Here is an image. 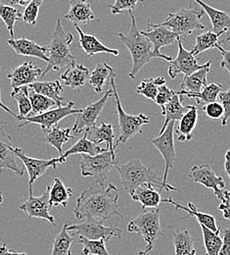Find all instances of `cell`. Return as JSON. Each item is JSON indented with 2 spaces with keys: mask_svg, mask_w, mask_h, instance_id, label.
Wrapping results in <instances>:
<instances>
[{
  "mask_svg": "<svg viewBox=\"0 0 230 255\" xmlns=\"http://www.w3.org/2000/svg\"><path fill=\"white\" fill-rule=\"evenodd\" d=\"M221 201L219 209L223 212L224 218L230 221V191L225 190V197Z\"/></svg>",
  "mask_w": 230,
  "mask_h": 255,
  "instance_id": "cell-51",
  "label": "cell"
},
{
  "mask_svg": "<svg viewBox=\"0 0 230 255\" xmlns=\"http://www.w3.org/2000/svg\"><path fill=\"white\" fill-rule=\"evenodd\" d=\"M162 202L172 205L176 210H183L184 212L187 213L186 216L180 218L179 220H186L189 217H196L199 224L204 225L205 227H207L208 229H210L211 231H213L215 233H221V229L217 226V223H216V218L210 214H206V213L199 211L197 207L195 206V204H193L192 202H188L187 207H185V206H182L181 204H179L178 202H176L175 200H173L170 196L167 199H162Z\"/></svg>",
  "mask_w": 230,
  "mask_h": 255,
  "instance_id": "cell-21",
  "label": "cell"
},
{
  "mask_svg": "<svg viewBox=\"0 0 230 255\" xmlns=\"http://www.w3.org/2000/svg\"><path fill=\"white\" fill-rule=\"evenodd\" d=\"M200 227L203 233L206 255H219L223 246V239L220 236L221 233H215L202 224H200Z\"/></svg>",
  "mask_w": 230,
  "mask_h": 255,
  "instance_id": "cell-43",
  "label": "cell"
},
{
  "mask_svg": "<svg viewBox=\"0 0 230 255\" xmlns=\"http://www.w3.org/2000/svg\"><path fill=\"white\" fill-rule=\"evenodd\" d=\"M2 202H3V194L0 192V205L2 204Z\"/></svg>",
  "mask_w": 230,
  "mask_h": 255,
  "instance_id": "cell-58",
  "label": "cell"
},
{
  "mask_svg": "<svg viewBox=\"0 0 230 255\" xmlns=\"http://www.w3.org/2000/svg\"><path fill=\"white\" fill-rule=\"evenodd\" d=\"M175 122H169L167 127L165 128L163 133L159 134L156 138L151 139L153 145L159 150L162 154L164 161V177L162 182L166 184L168 172L173 168V164L176 160L175 153V145L173 141V128Z\"/></svg>",
  "mask_w": 230,
  "mask_h": 255,
  "instance_id": "cell-15",
  "label": "cell"
},
{
  "mask_svg": "<svg viewBox=\"0 0 230 255\" xmlns=\"http://www.w3.org/2000/svg\"><path fill=\"white\" fill-rule=\"evenodd\" d=\"M73 40V34L65 32L61 20L58 19L48 45V61L42 71L41 78H44L51 71H59L62 68H69L77 63L75 56L71 52Z\"/></svg>",
  "mask_w": 230,
  "mask_h": 255,
  "instance_id": "cell-4",
  "label": "cell"
},
{
  "mask_svg": "<svg viewBox=\"0 0 230 255\" xmlns=\"http://www.w3.org/2000/svg\"><path fill=\"white\" fill-rule=\"evenodd\" d=\"M49 190L50 186H48L44 192L38 197L33 196V190H30L29 198L20 205L19 209L25 212L30 218L42 219L48 221L54 227H57L55 218L49 213L51 209L49 205Z\"/></svg>",
  "mask_w": 230,
  "mask_h": 255,
  "instance_id": "cell-14",
  "label": "cell"
},
{
  "mask_svg": "<svg viewBox=\"0 0 230 255\" xmlns=\"http://www.w3.org/2000/svg\"><path fill=\"white\" fill-rule=\"evenodd\" d=\"M198 108L195 105H188V110L179 120V126L175 132L177 139L181 142L193 139V130L197 126Z\"/></svg>",
  "mask_w": 230,
  "mask_h": 255,
  "instance_id": "cell-26",
  "label": "cell"
},
{
  "mask_svg": "<svg viewBox=\"0 0 230 255\" xmlns=\"http://www.w3.org/2000/svg\"><path fill=\"white\" fill-rule=\"evenodd\" d=\"M89 76L90 72L88 68L84 67L83 65L76 63L67 68L65 73L61 75L60 79L64 82L67 87L79 91L84 87L86 81L89 79Z\"/></svg>",
  "mask_w": 230,
  "mask_h": 255,
  "instance_id": "cell-24",
  "label": "cell"
},
{
  "mask_svg": "<svg viewBox=\"0 0 230 255\" xmlns=\"http://www.w3.org/2000/svg\"><path fill=\"white\" fill-rule=\"evenodd\" d=\"M109 87H110L109 90L99 100L89 104L84 109H81V111L79 113L75 115L76 121H75L74 126L72 128V133H74V135H79L81 132H84L85 130H87L90 128L96 125V122H97L108 99L113 96V90L110 85H109Z\"/></svg>",
  "mask_w": 230,
  "mask_h": 255,
  "instance_id": "cell-11",
  "label": "cell"
},
{
  "mask_svg": "<svg viewBox=\"0 0 230 255\" xmlns=\"http://www.w3.org/2000/svg\"><path fill=\"white\" fill-rule=\"evenodd\" d=\"M223 90V86L220 84H216V83H212L210 85H207L200 93L198 94H188L185 93L183 91H178L176 92L179 96H186L188 98H194L197 100L198 103L201 104L202 106L208 104V103H212L217 101L219 95L222 93Z\"/></svg>",
  "mask_w": 230,
  "mask_h": 255,
  "instance_id": "cell-38",
  "label": "cell"
},
{
  "mask_svg": "<svg viewBox=\"0 0 230 255\" xmlns=\"http://www.w3.org/2000/svg\"><path fill=\"white\" fill-rule=\"evenodd\" d=\"M13 151L16 157L20 158L23 162L28 174H29V187L30 190H33V183L40 178L49 168L55 169L57 165H62L66 163V160L63 156L51 159H36L33 157H29L25 154L23 149L18 147H13Z\"/></svg>",
  "mask_w": 230,
  "mask_h": 255,
  "instance_id": "cell-13",
  "label": "cell"
},
{
  "mask_svg": "<svg viewBox=\"0 0 230 255\" xmlns=\"http://www.w3.org/2000/svg\"><path fill=\"white\" fill-rule=\"evenodd\" d=\"M119 197V189L112 184L107 189L90 187L77 197L74 214L77 220L94 219L105 222L115 215L123 219L118 207Z\"/></svg>",
  "mask_w": 230,
  "mask_h": 255,
  "instance_id": "cell-1",
  "label": "cell"
},
{
  "mask_svg": "<svg viewBox=\"0 0 230 255\" xmlns=\"http://www.w3.org/2000/svg\"><path fill=\"white\" fill-rule=\"evenodd\" d=\"M224 33H229L227 31L215 32L214 31H208L197 35L195 44L191 50V53L194 56H197L204 51L216 48L218 44H222L223 41H220V36Z\"/></svg>",
  "mask_w": 230,
  "mask_h": 255,
  "instance_id": "cell-36",
  "label": "cell"
},
{
  "mask_svg": "<svg viewBox=\"0 0 230 255\" xmlns=\"http://www.w3.org/2000/svg\"><path fill=\"white\" fill-rule=\"evenodd\" d=\"M0 72H1V69H0ZM0 108H2L4 111H6V112H7V113H9L10 115H12L14 118H17V116H18V115H16L12 110H10V109H9V108H8V107H7L3 102H2V100H1V91H0Z\"/></svg>",
  "mask_w": 230,
  "mask_h": 255,
  "instance_id": "cell-57",
  "label": "cell"
},
{
  "mask_svg": "<svg viewBox=\"0 0 230 255\" xmlns=\"http://www.w3.org/2000/svg\"><path fill=\"white\" fill-rule=\"evenodd\" d=\"M64 18L74 26L86 25L95 19V14L87 0H70V9Z\"/></svg>",
  "mask_w": 230,
  "mask_h": 255,
  "instance_id": "cell-22",
  "label": "cell"
},
{
  "mask_svg": "<svg viewBox=\"0 0 230 255\" xmlns=\"http://www.w3.org/2000/svg\"><path fill=\"white\" fill-rule=\"evenodd\" d=\"M11 96L18 102L19 115L16 119L21 121V119L28 117L32 112V104L29 97V86L14 89L11 93Z\"/></svg>",
  "mask_w": 230,
  "mask_h": 255,
  "instance_id": "cell-39",
  "label": "cell"
},
{
  "mask_svg": "<svg viewBox=\"0 0 230 255\" xmlns=\"http://www.w3.org/2000/svg\"><path fill=\"white\" fill-rule=\"evenodd\" d=\"M131 18H132V25L130 32L128 34H124L123 32H116L115 35H117L121 42L130 50L132 55V67L129 76L132 80H134L138 74V72L146 65L149 63L152 59L157 58L154 49L153 44L150 42V40L142 34L141 31H139L137 25L135 16L133 15L132 11H129Z\"/></svg>",
  "mask_w": 230,
  "mask_h": 255,
  "instance_id": "cell-3",
  "label": "cell"
},
{
  "mask_svg": "<svg viewBox=\"0 0 230 255\" xmlns=\"http://www.w3.org/2000/svg\"><path fill=\"white\" fill-rule=\"evenodd\" d=\"M77 242L83 246L81 255H111L107 251L106 242L103 240L92 241L78 237Z\"/></svg>",
  "mask_w": 230,
  "mask_h": 255,
  "instance_id": "cell-45",
  "label": "cell"
},
{
  "mask_svg": "<svg viewBox=\"0 0 230 255\" xmlns=\"http://www.w3.org/2000/svg\"><path fill=\"white\" fill-rule=\"evenodd\" d=\"M77 32L79 35V44L84 53L87 55V57H92L95 56L100 53H107L111 54L113 56H118L119 55V50L110 48L106 45H104L98 38L92 34H87L82 32V30L78 26H75Z\"/></svg>",
  "mask_w": 230,
  "mask_h": 255,
  "instance_id": "cell-23",
  "label": "cell"
},
{
  "mask_svg": "<svg viewBox=\"0 0 230 255\" xmlns=\"http://www.w3.org/2000/svg\"><path fill=\"white\" fill-rule=\"evenodd\" d=\"M177 56L175 59H172V61L169 62L170 64L167 71L170 79H175L179 74L188 76L206 66V63L199 64L196 57L191 53V51H188L183 47L182 40L180 38L177 40Z\"/></svg>",
  "mask_w": 230,
  "mask_h": 255,
  "instance_id": "cell-16",
  "label": "cell"
},
{
  "mask_svg": "<svg viewBox=\"0 0 230 255\" xmlns=\"http://www.w3.org/2000/svg\"><path fill=\"white\" fill-rule=\"evenodd\" d=\"M87 138L95 143L105 142L106 146L110 151L116 154L115 149V133L114 127L111 124L105 123L103 120H100V126H93L86 130Z\"/></svg>",
  "mask_w": 230,
  "mask_h": 255,
  "instance_id": "cell-27",
  "label": "cell"
},
{
  "mask_svg": "<svg viewBox=\"0 0 230 255\" xmlns=\"http://www.w3.org/2000/svg\"><path fill=\"white\" fill-rule=\"evenodd\" d=\"M35 93L47 96L53 99L58 107L63 105L64 97L62 94L64 93V89L60 83V81H50V82H35L29 86Z\"/></svg>",
  "mask_w": 230,
  "mask_h": 255,
  "instance_id": "cell-32",
  "label": "cell"
},
{
  "mask_svg": "<svg viewBox=\"0 0 230 255\" xmlns=\"http://www.w3.org/2000/svg\"><path fill=\"white\" fill-rule=\"evenodd\" d=\"M154 167L155 164L151 167H146L138 158L130 160L125 164L117 163L115 166L119 172L125 191L129 192L131 195L136 189L146 184L157 187L160 190H165L167 192L179 191L178 189L172 187L171 185H168L167 183L164 184L160 181L157 173L153 171Z\"/></svg>",
  "mask_w": 230,
  "mask_h": 255,
  "instance_id": "cell-2",
  "label": "cell"
},
{
  "mask_svg": "<svg viewBox=\"0 0 230 255\" xmlns=\"http://www.w3.org/2000/svg\"><path fill=\"white\" fill-rule=\"evenodd\" d=\"M0 255H28L27 254H19V253H15L12 251H9L6 247V245H2L0 247Z\"/></svg>",
  "mask_w": 230,
  "mask_h": 255,
  "instance_id": "cell-54",
  "label": "cell"
},
{
  "mask_svg": "<svg viewBox=\"0 0 230 255\" xmlns=\"http://www.w3.org/2000/svg\"><path fill=\"white\" fill-rule=\"evenodd\" d=\"M75 102L70 101L67 105L60 107H54L44 113L35 116H28L21 119L19 128L27 126L29 124L39 125L42 129L58 126V123L69 116L77 115L81 111V109H75Z\"/></svg>",
  "mask_w": 230,
  "mask_h": 255,
  "instance_id": "cell-10",
  "label": "cell"
},
{
  "mask_svg": "<svg viewBox=\"0 0 230 255\" xmlns=\"http://www.w3.org/2000/svg\"><path fill=\"white\" fill-rule=\"evenodd\" d=\"M13 147L11 136L0 125V169H7L18 176H23V170L16 163Z\"/></svg>",
  "mask_w": 230,
  "mask_h": 255,
  "instance_id": "cell-20",
  "label": "cell"
},
{
  "mask_svg": "<svg viewBox=\"0 0 230 255\" xmlns=\"http://www.w3.org/2000/svg\"><path fill=\"white\" fill-rule=\"evenodd\" d=\"M219 255H230V229H227L224 233L223 246Z\"/></svg>",
  "mask_w": 230,
  "mask_h": 255,
  "instance_id": "cell-53",
  "label": "cell"
},
{
  "mask_svg": "<svg viewBox=\"0 0 230 255\" xmlns=\"http://www.w3.org/2000/svg\"><path fill=\"white\" fill-rule=\"evenodd\" d=\"M22 17L23 14L17 8L0 2V19L4 22L11 38H14V28L16 22L22 19Z\"/></svg>",
  "mask_w": 230,
  "mask_h": 255,
  "instance_id": "cell-42",
  "label": "cell"
},
{
  "mask_svg": "<svg viewBox=\"0 0 230 255\" xmlns=\"http://www.w3.org/2000/svg\"><path fill=\"white\" fill-rule=\"evenodd\" d=\"M147 28L148 30L146 32H141L153 44V49L156 57L167 62L172 61V58L170 56H167L161 52V48L177 41L179 39L178 34L165 27H154L151 25L149 20L147 22Z\"/></svg>",
  "mask_w": 230,
  "mask_h": 255,
  "instance_id": "cell-17",
  "label": "cell"
},
{
  "mask_svg": "<svg viewBox=\"0 0 230 255\" xmlns=\"http://www.w3.org/2000/svg\"><path fill=\"white\" fill-rule=\"evenodd\" d=\"M142 2V0H115L113 5H109L112 14H121L124 11H132L136 8L137 4Z\"/></svg>",
  "mask_w": 230,
  "mask_h": 255,
  "instance_id": "cell-47",
  "label": "cell"
},
{
  "mask_svg": "<svg viewBox=\"0 0 230 255\" xmlns=\"http://www.w3.org/2000/svg\"><path fill=\"white\" fill-rule=\"evenodd\" d=\"M212 61L209 60L206 66L196 72L184 76L178 91H183L188 94H198L207 86V76L211 69Z\"/></svg>",
  "mask_w": 230,
  "mask_h": 255,
  "instance_id": "cell-25",
  "label": "cell"
},
{
  "mask_svg": "<svg viewBox=\"0 0 230 255\" xmlns=\"http://www.w3.org/2000/svg\"><path fill=\"white\" fill-rule=\"evenodd\" d=\"M219 100L220 103L223 105L225 113H224V117L222 118V125L223 127H227L228 122L230 119V90L227 92H222L219 95Z\"/></svg>",
  "mask_w": 230,
  "mask_h": 255,
  "instance_id": "cell-49",
  "label": "cell"
},
{
  "mask_svg": "<svg viewBox=\"0 0 230 255\" xmlns=\"http://www.w3.org/2000/svg\"><path fill=\"white\" fill-rule=\"evenodd\" d=\"M29 97L32 104V112L29 116L39 115L54 107H58L57 103L53 99L35 93L30 87H29Z\"/></svg>",
  "mask_w": 230,
  "mask_h": 255,
  "instance_id": "cell-40",
  "label": "cell"
},
{
  "mask_svg": "<svg viewBox=\"0 0 230 255\" xmlns=\"http://www.w3.org/2000/svg\"><path fill=\"white\" fill-rule=\"evenodd\" d=\"M202 110L203 112L207 115V117L211 120H218L224 117V107L220 102H212V103H208L204 106H202Z\"/></svg>",
  "mask_w": 230,
  "mask_h": 255,
  "instance_id": "cell-48",
  "label": "cell"
},
{
  "mask_svg": "<svg viewBox=\"0 0 230 255\" xmlns=\"http://www.w3.org/2000/svg\"><path fill=\"white\" fill-rule=\"evenodd\" d=\"M103 223L104 222L99 220L86 219V221L83 223L68 225V231L73 232V234H71L72 236L83 237L92 241L103 240L106 243L112 239L122 238L123 232L118 226L106 227Z\"/></svg>",
  "mask_w": 230,
  "mask_h": 255,
  "instance_id": "cell-9",
  "label": "cell"
},
{
  "mask_svg": "<svg viewBox=\"0 0 230 255\" xmlns=\"http://www.w3.org/2000/svg\"><path fill=\"white\" fill-rule=\"evenodd\" d=\"M194 238L188 230L176 231L172 235V243L175 255H196Z\"/></svg>",
  "mask_w": 230,
  "mask_h": 255,
  "instance_id": "cell-34",
  "label": "cell"
},
{
  "mask_svg": "<svg viewBox=\"0 0 230 255\" xmlns=\"http://www.w3.org/2000/svg\"><path fill=\"white\" fill-rule=\"evenodd\" d=\"M181 101L182 97L176 93L171 97V99L162 107V115L164 117V121L159 134L164 132L169 122L179 121L182 118V116L186 113V111L188 110V105L183 106Z\"/></svg>",
  "mask_w": 230,
  "mask_h": 255,
  "instance_id": "cell-29",
  "label": "cell"
},
{
  "mask_svg": "<svg viewBox=\"0 0 230 255\" xmlns=\"http://www.w3.org/2000/svg\"><path fill=\"white\" fill-rule=\"evenodd\" d=\"M109 148L106 146L105 148L101 147L99 144L89 140L87 138V132L86 130L83 133V136L81 138H79L70 149H68L66 152L63 153V156L65 159L68 157H70L71 155H75V154H87V155H96L102 151L108 150Z\"/></svg>",
  "mask_w": 230,
  "mask_h": 255,
  "instance_id": "cell-33",
  "label": "cell"
},
{
  "mask_svg": "<svg viewBox=\"0 0 230 255\" xmlns=\"http://www.w3.org/2000/svg\"><path fill=\"white\" fill-rule=\"evenodd\" d=\"M176 94V92L169 90L165 85H163L161 87H159L158 90V94L156 96V99L154 102H156V104H158L159 106H161V108L164 106L166 102H168L171 97Z\"/></svg>",
  "mask_w": 230,
  "mask_h": 255,
  "instance_id": "cell-50",
  "label": "cell"
},
{
  "mask_svg": "<svg viewBox=\"0 0 230 255\" xmlns=\"http://www.w3.org/2000/svg\"><path fill=\"white\" fill-rule=\"evenodd\" d=\"M73 192L74 191L71 188L66 187L65 184L59 178H55L49 190L50 208H52L53 206H59V205L67 207L68 200L73 195Z\"/></svg>",
  "mask_w": 230,
  "mask_h": 255,
  "instance_id": "cell-35",
  "label": "cell"
},
{
  "mask_svg": "<svg viewBox=\"0 0 230 255\" xmlns=\"http://www.w3.org/2000/svg\"><path fill=\"white\" fill-rule=\"evenodd\" d=\"M147 254L144 252V251H141V252H139L138 254H137V255H146Z\"/></svg>",
  "mask_w": 230,
  "mask_h": 255,
  "instance_id": "cell-59",
  "label": "cell"
},
{
  "mask_svg": "<svg viewBox=\"0 0 230 255\" xmlns=\"http://www.w3.org/2000/svg\"><path fill=\"white\" fill-rule=\"evenodd\" d=\"M42 130L47 149L49 148V146H53L55 149H57L60 156L63 155V145L69 142L71 139L75 138V135L72 134L71 128H61L58 126H55Z\"/></svg>",
  "mask_w": 230,
  "mask_h": 255,
  "instance_id": "cell-28",
  "label": "cell"
},
{
  "mask_svg": "<svg viewBox=\"0 0 230 255\" xmlns=\"http://www.w3.org/2000/svg\"><path fill=\"white\" fill-rule=\"evenodd\" d=\"M205 11L202 7L181 8L174 13H169L162 23L151 24L154 27H165L178 34L181 40L186 39L194 31H203L205 26L200 22Z\"/></svg>",
  "mask_w": 230,
  "mask_h": 255,
  "instance_id": "cell-5",
  "label": "cell"
},
{
  "mask_svg": "<svg viewBox=\"0 0 230 255\" xmlns=\"http://www.w3.org/2000/svg\"><path fill=\"white\" fill-rule=\"evenodd\" d=\"M58 1H59V0H58Z\"/></svg>",
  "mask_w": 230,
  "mask_h": 255,
  "instance_id": "cell-60",
  "label": "cell"
},
{
  "mask_svg": "<svg viewBox=\"0 0 230 255\" xmlns=\"http://www.w3.org/2000/svg\"><path fill=\"white\" fill-rule=\"evenodd\" d=\"M128 231L135 233L146 242L144 252L149 254L154 249L157 241L163 237L160 223V208L142 209L128 225Z\"/></svg>",
  "mask_w": 230,
  "mask_h": 255,
  "instance_id": "cell-6",
  "label": "cell"
},
{
  "mask_svg": "<svg viewBox=\"0 0 230 255\" xmlns=\"http://www.w3.org/2000/svg\"><path fill=\"white\" fill-rule=\"evenodd\" d=\"M33 0H10L12 5H20L22 7H27Z\"/></svg>",
  "mask_w": 230,
  "mask_h": 255,
  "instance_id": "cell-56",
  "label": "cell"
},
{
  "mask_svg": "<svg viewBox=\"0 0 230 255\" xmlns=\"http://www.w3.org/2000/svg\"><path fill=\"white\" fill-rule=\"evenodd\" d=\"M116 77L117 75L115 73L114 75H112V77L109 80V85L113 90V96L115 98V106L118 113L119 130H120V136L115 143V149H117V147L120 144L126 143L128 140L132 139V137H134L136 134L142 133V127L150 123L149 117L144 115L143 113H140L138 115H131L124 110L120 100V96L118 95L116 83H115Z\"/></svg>",
  "mask_w": 230,
  "mask_h": 255,
  "instance_id": "cell-7",
  "label": "cell"
},
{
  "mask_svg": "<svg viewBox=\"0 0 230 255\" xmlns=\"http://www.w3.org/2000/svg\"><path fill=\"white\" fill-rule=\"evenodd\" d=\"M226 161H225V169L230 179V149H229L226 153Z\"/></svg>",
  "mask_w": 230,
  "mask_h": 255,
  "instance_id": "cell-55",
  "label": "cell"
},
{
  "mask_svg": "<svg viewBox=\"0 0 230 255\" xmlns=\"http://www.w3.org/2000/svg\"><path fill=\"white\" fill-rule=\"evenodd\" d=\"M118 163L116 154L112 151L105 150L96 155L81 154L80 172L85 178H93L100 188H105V183L110 172Z\"/></svg>",
  "mask_w": 230,
  "mask_h": 255,
  "instance_id": "cell-8",
  "label": "cell"
},
{
  "mask_svg": "<svg viewBox=\"0 0 230 255\" xmlns=\"http://www.w3.org/2000/svg\"><path fill=\"white\" fill-rule=\"evenodd\" d=\"M68 225L69 224H65L61 232L55 237L51 255H72L71 247L74 243V239L73 236L69 234Z\"/></svg>",
  "mask_w": 230,
  "mask_h": 255,
  "instance_id": "cell-41",
  "label": "cell"
},
{
  "mask_svg": "<svg viewBox=\"0 0 230 255\" xmlns=\"http://www.w3.org/2000/svg\"><path fill=\"white\" fill-rule=\"evenodd\" d=\"M42 69L34 66L32 62H24L18 67L12 68L7 78L14 90L37 82L42 77Z\"/></svg>",
  "mask_w": 230,
  "mask_h": 255,
  "instance_id": "cell-18",
  "label": "cell"
},
{
  "mask_svg": "<svg viewBox=\"0 0 230 255\" xmlns=\"http://www.w3.org/2000/svg\"><path fill=\"white\" fill-rule=\"evenodd\" d=\"M132 200L138 201L142 205V209L157 208L162 202L161 192L154 189V186L146 184L133 191Z\"/></svg>",
  "mask_w": 230,
  "mask_h": 255,
  "instance_id": "cell-30",
  "label": "cell"
},
{
  "mask_svg": "<svg viewBox=\"0 0 230 255\" xmlns=\"http://www.w3.org/2000/svg\"><path fill=\"white\" fill-rule=\"evenodd\" d=\"M165 85V80L163 77H157L153 79L143 80L140 85L136 88V93L138 95L145 96L148 99L155 101L158 94L159 87Z\"/></svg>",
  "mask_w": 230,
  "mask_h": 255,
  "instance_id": "cell-44",
  "label": "cell"
},
{
  "mask_svg": "<svg viewBox=\"0 0 230 255\" xmlns=\"http://www.w3.org/2000/svg\"><path fill=\"white\" fill-rule=\"evenodd\" d=\"M188 177L193 182L201 184L207 189H210L214 191L218 199L220 200L224 199L225 188H226V183L224 181V178L221 176H217L215 171L212 169V167L209 164L193 166L188 174Z\"/></svg>",
  "mask_w": 230,
  "mask_h": 255,
  "instance_id": "cell-12",
  "label": "cell"
},
{
  "mask_svg": "<svg viewBox=\"0 0 230 255\" xmlns=\"http://www.w3.org/2000/svg\"><path fill=\"white\" fill-rule=\"evenodd\" d=\"M114 74V69L108 64L97 63L94 70L90 73L88 79L89 84L97 94H100L103 91V88L106 85L107 81H109Z\"/></svg>",
  "mask_w": 230,
  "mask_h": 255,
  "instance_id": "cell-37",
  "label": "cell"
},
{
  "mask_svg": "<svg viewBox=\"0 0 230 255\" xmlns=\"http://www.w3.org/2000/svg\"><path fill=\"white\" fill-rule=\"evenodd\" d=\"M44 0H33L26 8L25 11L23 13V17L22 20L30 25L35 26L36 25V21H37V17H38V13H39V9L42 5Z\"/></svg>",
  "mask_w": 230,
  "mask_h": 255,
  "instance_id": "cell-46",
  "label": "cell"
},
{
  "mask_svg": "<svg viewBox=\"0 0 230 255\" xmlns=\"http://www.w3.org/2000/svg\"><path fill=\"white\" fill-rule=\"evenodd\" d=\"M216 48H218L220 50V52L222 53V55H223V60L221 61V67L224 68V69H227L229 71L230 77V50L225 49L222 46V44H218Z\"/></svg>",
  "mask_w": 230,
  "mask_h": 255,
  "instance_id": "cell-52",
  "label": "cell"
},
{
  "mask_svg": "<svg viewBox=\"0 0 230 255\" xmlns=\"http://www.w3.org/2000/svg\"><path fill=\"white\" fill-rule=\"evenodd\" d=\"M200 5V7L203 8V10L207 13L209 16L212 26H213V31L215 32H222V31H227L230 34V15L228 14L225 11L218 10L209 4L205 3L202 0H194Z\"/></svg>",
  "mask_w": 230,
  "mask_h": 255,
  "instance_id": "cell-31",
  "label": "cell"
},
{
  "mask_svg": "<svg viewBox=\"0 0 230 255\" xmlns=\"http://www.w3.org/2000/svg\"><path fill=\"white\" fill-rule=\"evenodd\" d=\"M6 43L18 54L22 56H30L43 60L47 63L48 61V46L39 45L27 37L21 38H10Z\"/></svg>",
  "mask_w": 230,
  "mask_h": 255,
  "instance_id": "cell-19",
  "label": "cell"
}]
</instances>
